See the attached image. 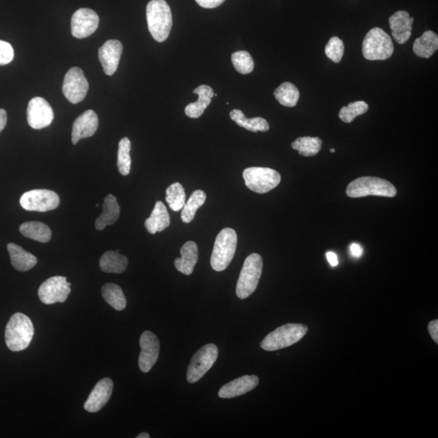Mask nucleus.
<instances>
[{"label":"nucleus","mask_w":438,"mask_h":438,"mask_svg":"<svg viewBox=\"0 0 438 438\" xmlns=\"http://www.w3.org/2000/svg\"><path fill=\"white\" fill-rule=\"evenodd\" d=\"M263 260L259 254H252L243 263L237 285V295L243 300L256 291L263 273Z\"/></svg>","instance_id":"6"},{"label":"nucleus","mask_w":438,"mask_h":438,"mask_svg":"<svg viewBox=\"0 0 438 438\" xmlns=\"http://www.w3.org/2000/svg\"><path fill=\"white\" fill-rule=\"evenodd\" d=\"M14 58V51L10 44L0 40V65H6Z\"/></svg>","instance_id":"39"},{"label":"nucleus","mask_w":438,"mask_h":438,"mask_svg":"<svg viewBox=\"0 0 438 438\" xmlns=\"http://www.w3.org/2000/svg\"><path fill=\"white\" fill-rule=\"evenodd\" d=\"M243 177L250 190L260 194L273 190L281 182L278 171L268 168H248L243 171Z\"/></svg>","instance_id":"8"},{"label":"nucleus","mask_w":438,"mask_h":438,"mask_svg":"<svg viewBox=\"0 0 438 438\" xmlns=\"http://www.w3.org/2000/svg\"><path fill=\"white\" fill-rule=\"evenodd\" d=\"M99 25L97 13L89 8H80L71 20L72 34L76 39H85L93 34Z\"/></svg>","instance_id":"13"},{"label":"nucleus","mask_w":438,"mask_h":438,"mask_svg":"<svg viewBox=\"0 0 438 438\" xmlns=\"http://www.w3.org/2000/svg\"><path fill=\"white\" fill-rule=\"evenodd\" d=\"M58 194L47 189H34L21 196L20 204L25 210L47 212L56 210L60 205Z\"/></svg>","instance_id":"10"},{"label":"nucleus","mask_w":438,"mask_h":438,"mask_svg":"<svg viewBox=\"0 0 438 438\" xmlns=\"http://www.w3.org/2000/svg\"><path fill=\"white\" fill-rule=\"evenodd\" d=\"M438 37L431 30L424 32L421 37L415 40L413 52L421 58H430L437 51Z\"/></svg>","instance_id":"27"},{"label":"nucleus","mask_w":438,"mask_h":438,"mask_svg":"<svg viewBox=\"0 0 438 438\" xmlns=\"http://www.w3.org/2000/svg\"><path fill=\"white\" fill-rule=\"evenodd\" d=\"M225 0H196L198 6L205 8H215L222 4Z\"/></svg>","instance_id":"40"},{"label":"nucleus","mask_w":438,"mask_h":438,"mask_svg":"<svg viewBox=\"0 0 438 438\" xmlns=\"http://www.w3.org/2000/svg\"><path fill=\"white\" fill-rule=\"evenodd\" d=\"M141 353L139 355V368L143 373H149L159 359L160 342L151 331H144L140 338Z\"/></svg>","instance_id":"15"},{"label":"nucleus","mask_w":438,"mask_h":438,"mask_svg":"<svg viewBox=\"0 0 438 438\" xmlns=\"http://www.w3.org/2000/svg\"><path fill=\"white\" fill-rule=\"evenodd\" d=\"M232 65L239 74H251L254 69V62L250 54L245 51L234 52L232 56Z\"/></svg>","instance_id":"37"},{"label":"nucleus","mask_w":438,"mask_h":438,"mask_svg":"<svg viewBox=\"0 0 438 438\" xmlns=\"http://www.w3.org/2000/svg\"><path fill=\"white\" fill-rule=\"evenodd\" d=\"M123 52V46L118 40H108L98 50V57L104 72L108 76L115 74Z\"/></svg>","instance_id":"16"},{"label":"nucleus","mask_w":438,"mask_h":438,"mask_svg":"<svg viewBox=\"0 0 438 438\" xmlns=\"http://www.w3.org/2000/svg\"><path fill=\"white\" fill-rule=\"evenodd\" d=\"M206 194L202 190H196L192 193L190 197L182 210V219L184 223H191L195 218L197 211L201 206L205 204Z\"/></svg>","instance_id":"31"},{"label":"nucleus","mask_w":438,"mask_h":438,"mask_svg":"<svg viewBox=\"0 0 438 438\" xmlns=\"http://www.w3.org/2000/svg\"><path fill=\"white\" fill-rule=\"evenodd\" d=\"M182 257L175 260V266L179 272L190 275L198 261V248L194 241L185 243L180 250Z\"/></svg>","instance_id":"21"},{"label":"nucleus","mask_w":438,"mask_h":438,"mask_svg":"<svg viewBox=\"0 0 438 438\" xmlns=\"http://www.w3.org/2000/svg\"><path fill=\"white\" fill-rule=\"evenodd\" d=\"M102 295L107 303L117 311H122L127 305L123 291L120 286L115 283L104 284L102 288Z\"/></svg>","instance_id":"30"},{"label":"nucleus","mask_w":438,"mask_h":438,"mask_svg":"<svg viewBox=\"0 0 438 438\" xmlns=\"http://www.w3.org/2000/svg\"><path fill=\"white\" fill-rule=\"evenodd\" d=\"M394 49L390 35L380 28L369 31L363 41L362 53L368 61H386L392 56Z\"/></svg>","instance_id":"7"},{"label":"nucleus","mask_w":438,"mask_h":438,"mask_svg":"<svg viewBox=\"0 0 438 438\" xmlns=\"http://www.w3.org/2000/svg\"><path fill=\"white\" fill-rule=\"evenodd\" d=\"M308 327L303 324H286L269 333L260 343L261 349L267 351H277L292 346L303 338Z\"/></svg>","instance_id":"3"},{"label":"nucleus","mask_w":438,"mask_h":438,"mask_svg":"<svg viewBox=\"0 0 438 438\" xmlns=\"http://www.w3.org/2000/svg\"><path fill=\"white\" fill-rule=\"evenodd\" d=\"M274 96L281 105L287 107H294L298 101H299L300 92L295 85L285 83L275 89Z\"/></svg>","instance_id":"32"},{"label":"nucleus","mask_w":438,"mask_h":438,"mask_svg":"<svg viewBox=\"0 0 438 438\" xmlns=\"http://www.w3.org/2000/svg\"><path fill=\"white\" fill-rule=\"evenodd\" d=\"M325 52L329 60L338 64L342 61L343 54H344V44L340 38L333 37L329 39L326 48H325Z\"/></svg>","instance_id":"38"},{"label":"nucleus","mask_w":438,"mask_h":438,"mask_svg":"<svg viewBox=\"0 0 438 438\" xmlns=\"http://www.w3.org/2000/svg\"><path fill=\"white\" fill-rule=\"evenodd\" d=\"M331 152H332V153H335V152H336L335 149H331Z\"/></svg>","instance_id":"46"},{"label":"nucleus","mask_w":438,"mask_h":438,"mask_svg":"<svg viewBox=\"0 0 438 438\" xmlns=\"http://www.w3.org/2000/svg\"><path fill=\"white\" fill-rule=\"evenodd\" d=\"M369 110V105L364 101H358L343 107L340 111V118L344 123H351L356 117L364 115Z\"/></svg>","instance_id":"36"},{"label":"nucleus","mask_w":438,"mask_h":438,"mask_svg":"<svg viewBox=\"0 0 438 438\" xmlns=\"http://www.w3.org/2000/svg\"><path fill=\"white\" fill-rule=\"evenodd\" d=\"M170 223L168 211L164 203L159 201L156 202L150 218H148L144 222V227L148 232L153 234L164 231L169 227Z\"/></svg>","instance_id":"24"},{"label":"nucleus","mask_w":438,"mask_h":438,"mask_svg":"<svg viewBox=\"0 0 438 438\" xmlns=\"http://www.w3.org/2000/svg\"><path fill=\"white\" fill-rule=\"evenodd\" d=\"M54 120V111L43 98L35 97L27 108V120L31 128L42 129L48 127Z\"/></svg>","instance_id":"14"},{"label":"nucleus","mask_w":438,"mask_h":438,"mask_svg":"<svg viewBox=\"0 0 438 438\" xmlns=\"http://www.w3.org/2000/svg\"><path fill=\"white\" fill-rule=\"evenodd\" d=\"M237 241V234L232 228H224L219 233L210 259L212 268L221 272L228 267L236 254Z\"/></svg>","instance_id":"4"},{"label":"nucleus","mask_w":438,"mask_h":438,"mask_svg":"<svg viewBox=\"0 0 438 438\" xmlns=\"http://www.w3.org/2000/svg\"><path fill=\"white\" fill-rule=\"evenodd\" d=\"M346 193L351 198L367 196L394 197L397 195V189L386 179L367 176L351 182L347 188Z\"/></svg>","instance_id":"5"},{"label":"nucleus","mask_w":438,"mask_h":438,"mask_svg":"<svg viewBox=\"0 0 438 438\" xmlns=\"http://www.w3.org/2000/svg\"><path fill=\"white\" fill-rule=\"evenodd\" d=\"M230 117L236 122L239 127L251 131V132H267L270 129L268 122L265 119L261 118V117L248 119L241 110H233L230 113Z\"/></svg>","instance_id":"28"},{"label":"nucleus","mask_w":438,"mask_h":438,"mask_svg":"<svg viewBox=\"0 0 438 438\" xmlns=\"http://www.w3.org/2000/svg\"><path fill=\"white\" fill-rule=\"evenodd\" d=\"M8 250L11 257L12 265L18 271L25 272L38 263L37 257L16 243H8Z\"/></svg>","instance_id":"23"},{"label":"nucleus","mask_w":438,"mask_h":438,"mask_svg":"<svg viewBox=\"0 0 438 438\" xmlns=\"http://www.w3.org/2000/svg\"><path fill=\"white\" fill-rule=\"evenodd\" d=\"M71 283L62 276L50 278L39 289V296L45 305L64 303L71 292Z\"/></svg>","instance_id":"11"},{"label":"nucleus","mask_w":438,"mask_h":438,"mask_svg":"<svg viewBox=\"0 0 438 438\" xmlns=\"http://www.w3.org/2000/svg\"><path fill=\"white\" fill-rule=\"evenodd\" d=\"M166 194V201L171 210L178 212L183 209L186 202V193L182 184L176 182L170 185Z\"/></svg>","instance_id":"34"},{"label":"nucleus","mask_w":438,"mask_h":438,"mask_svg":"<svg viewBox=\"0 0 438 438\" xmlns=\"http://www.w3.org/2000/svg\"><path fill=\"white\" fill-rule=\"evenodd\" d=\"M193 93L197 94L199 98L196 102L188 104L185 107V114L190 118L197 119L203 115L208 106L210 105L215 94L211 87L204 85L194 89Z\"/></svg>","instance_id":"22"},{"label":"nucleus","mask_w":438,"mask_h":438,"mask_svg":"<svg viewBox=\"0 0 438 438\" xmlns=\"http://www.w3.org/2000/svg\"><path fill=\"white\" fill-rule=\"evenodd\" d=\"M20 232L24 237L41 243H47L52 238L51 229L46 224L40 222H27L21 224Z\"/></svg>","instance_id":"29"},{"label":"nucleus","mask_w":438,"mask_h":438,"mask_svg":"<svg viewBox=\"0 0 438 438\" xmlns=\"http://www.w3.org/2000/svg\"><path fill=\"white\" fill-rule=\"evenodd\" d=\"M89 90V83L83 70L78 67L70 69L65 76L63 93L70 102L83 101Z\"/></svg>","instance_id":"12"},{"label":"nucleus","mask_w":438,"mask_h":438,"mask_svg":"<svg viewBox=\"0 0 438 438\" xmlns=\"http://www.w3.org/2000/svg\"><path fill=\"white\" fill-rule=\"evenodd\" d=\"M351 254L352 256L359 259L363 255V248L358 243H352L350 247Z\"/></svg>","instance_id":"42"},{"label":"nucleus","mask_w":438,"mask_h":438,"mask_svg":"<svg viewBox=\"0 0 438 438\" xmlns=\"http://www.w3.org/2000/svg\"><path fill=\"white\" fill-rule=\"evenodd\" d=\"M259 378L255 375H245L236 379L231 382L226 384L221 388L219 396L222 399H232L234 397L245 395L259 386Z\"/></svg>","instance_id":"20"},{"label":"nucleus","mask_w":438,"mask_h":438,"mask_svg":"<svg viewBox=\"0 0 438 438\" xmlns=\"http://www.w3.org/2000/svg\"><path fill=\"white\" fill-rule=\"evenodd\" d=\"M120 206L115 196L108 195L104 199L102 214L98 217L96 222V228L98 231H102L107 226L114 224L119 219Z\"/></svg>","instance_id":"25"},{"label":"nucleus","mask_w":438,"mask_h":438,"mask_svg":"<svg viewBox=\"0 0 438 438\" xmlns=\"http://www.w3.org/2000/svg\"><path fill=\"white\" fill-rule=\"evenodd\" d=\"M98 128V117L92 110L85 111L74 121L72 126V142L76 144L80 140L92 137Z\"/></svg>","instance_id":"18"},{"label":"nucleus","mask_w":438,"mask_h":438,"mask_svg":"<svg viewBox=\"0 0 438 438\" xmlns=\"http://www.w3.org/2000/svg\"><path fill=\"white\" fill-rule=\"evenodd\" d=\"M414 18L409 13L400 10L393 14L389 19V24L393 38L399 44H404L412 35Z\"/></svg>","instance_id":"19"},{"label":"nucleus","mask_w":438,"mask_h":438,"mask_svg":"<svg viewBox=\"0 0 438 438\" xmlns=\"http://www.w3.org/2000/svg\"><path fill=\"white\" fill-rule=\"evenodd\" d=\"M131 142L127 138L120 140L118 150V160H117V166L120 173L123 175H128L130 173L131 164L132 160L130 157Z\"/></svg>","instance_id":"35"},{"label":"nucleus","mask_w":438,"mask_h":438,"mask_svg":"<svg viewBox=\"0 0 438 438\" xmlns=\"http://www.w3.org/2000/svg\"><path fill=\"white\" fill-rule=\"evenodd\" d=\"M428 332L437 344L438 343V320H432L428 326Z\"/></svg>","instance_id":"41"},{"label":"nucleus","mask_w":438,"mask_h":438,"mask_svg":"<svg viewBox=\"0 0 438 438\" xmlns=\"http://www.w3.org/2000/svg\"><path fill=\"white\" fill-rule=\"evenodd\" d=\"M129 260L127 256L120 254V252L107 251L104 254L99 263L103 272L122 274L127 269Z\"/></svg>","instance_id":"26"},{"label":"nucleus","mask_w":438,"mask_h":438,"mask_svg":"<svg viewBox=\"0 0 438 438\" xmlns=\"http://www.w3.org/2000/svg\"><path fill=\"white\" fill-rule=\"evenodd\" d=\"M327 259L329 261V263L332 266H337L338 265V259L337 255L335 252H328L327 254Z\"/></svg>","instance_id":"44"},{"label":"nucleus","mask_w":438,"mask_h":438,"mask_svg":"<svg viewBox=\"0 0 438 438\" xmlns=\"http://www.w3.org/2000/svg\"><path fill=\"white\" fill-rule=\"evenodd\" d=\"M218 347L209 343L203 346L193 356L190 364L188 365L187 371V380L193 384L199 381L205 376L206 373L213 367L217 359H218Z\"/></svg>","instance_id":"9"},{"label":"nucleus","mask_w":438,"mask_h":438,"mask_svg":"<svg viewBox=\"0 0 438 438\" xmlns=\"http://www.w3.org/2000/svg\"><path fill=\"white\" fill-rule=\"evenodd\" d=\"M34 328L29 317L21 313L12 316L6 329V342L12 351L27 349L33 340Z\"/></svg>","instance_id":"2"},{"label":"nucleus","mask_w":438,"mask_h":438,"mask_svg":"<svg viewBox=\"0 0 438 438\" xmlns=\"http://www.w3.org/2000/svg\"><path fill=\"white\" fill-rule=\"evenodd\" d=\"M114 384L110 378H103L97 383L85 402L84 408L90 413H98L111 399Z\"/></svg>","instance_id":"17"},{"label":"nucleus","mask_w":438,"mask_h":438,"mask_svg":"<svg viewBox=\"0 0 438 438\" xmlns=\"http://www.w3.org/2000/svg\"><path fill=\"white\" fill-rule=\"evenodd\" d=\"M8 121V115L6 110L0 109V133L6 128Z\"/></svg>","instance_id":"43"},{"label":"nucleus","mask_w":438,"mask_h":438,"mask_svg":"<svg viewBox=\"0 0 438 438\" xmlns=\"http://www.w3.org/2000/svg\"><path fill=\"white\" fill-rule=\"evenodd\" d=\"M151 436L149 435L147 432H142L137 437V438H150Z\"/></svg>","instance_id":"45"},{"label":"nucleus","mask_w":438,"mask_h":438,"mask_svg":"<svg viewBox=\"0 0 438 438\" xmlns=\"http://www.w3.org/2000/svg\"><path fill=\"white\" fill-rule=\"evenodd\" d=\"M322 141L319 138H299L292 144V149L305 157H313L318 155L322 149Z\"/></svg>","instance_id":"33"},{"label":"nucleus","mask_w":438,"mask_h":438,"mask_svg":"<svg viewBox=\"0 0 438 438\" xmlns=\"http://www.w3.org/2000/svg\"><path fill=\"white\" fill-rule=\"evenodd\" d=\"M148 28L159 43L168 39L173 27V14L165 0H151L146 8Z\"/></svg>","instance_id":"1"}]
</instances>
